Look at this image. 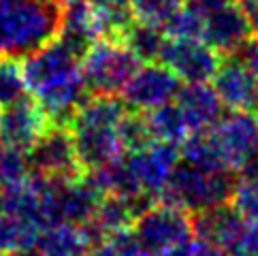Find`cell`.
<instances>
[{"label":"cell","mask_w":258,"mask_h":256,"mask_svg":"<svg viewBox=\"0 0 258 256\" xmlns=\"http://www.w3.org/2000/svg\"><path fill=\"white\" fill-rule=\"evenodd\" d=\"M81 58L67 43L53 39L26 56L22 71L30 96L41 105L51 126H67L90 96Z\"/></svg>","instance_id":"1"},{"label":"cell","mask_w":258,"mask_h":256,"mask_svg":"<svg viewBox=\"0 0 258 256\" xmlns=\"http://www.w3.org/2000/svg\"><path fill=\"white\" fill-rule=\"evenodd\" d=\"M62 22V0H0V56H30L58 39Z\"/></svg>","instance_id":"2"},{"label":"cell","mask_w":258,"mask_h":256,"mask_svg":"<svg viewBox=\"0 0 258 256\" xmlns=\"http://www.w3.org/2000/svg\"><path fill=\"white\" fill-rule=\"evenodd\" d=\"M237 179L239 175L230 169L205 171L179 158L158 199L186 209L188 214H199L230 203Z\"/></svg>","instance_id":"3"},{"label":"cell","mask_w":258,"mask_h":256,"mask_svg":"<svg viewBox=\"0 0 258 256\" xmlns=\"http://www.w3.org/2000/svg\"><path fill=\"white\" fill-rule=\"evenodd\" d=\"M90 94L119 96L126 84L141 69V60L124 41L98 39L81 60Z\"/></svg>","instance_id":"4"},{"label":"cell","mask_w":258,"mask_h":256,"mask_svg":"<svg viewBox=\"0 0 258 256\" xmlns=\"http://www.w3.org/2000/svg\"><path fill=\"white\" fill-rule=\"evenodd\" d=\"M135 237L145 254H156L183 241H190L195 237L192 214L177 205L164 203V201H158V203L154 201L137 218Z\"/></svg>","instance_id":"5"},{"label":"cell","mask_w":258,"mask_h":256,"mask_svg":"<svg viewBox=\"0 0 258 256\" xmlns=\"http://www.w3.org/2000/svg\"><path fill=\"white\" fill-rule=\"evenodd\" d=\"M26 160L32 175L49 179H71L86 173L77 160L71 128L67 126H49L26 152Z\"/></svg>","instance_id":"6"},{"label":"cell","mask_w":258,"mask_h":256,"mask_svg":"<svg viewBox=\"0 0 258 256\" xmlns=\"http://www.w3.org/2000/svg\"><path fill=\"white\" fill-rule=\"evenodd\" d=\"M224 167L239 173L258 154V126L252 113L228 111L209 131Z\"/></svg>","instance_id":"7"},{"label":"cell","mask_w":258,"mask_h":256,"mask_svg":"<svg viewBox=\"0 0 258 256\" xmlns=\"http://www.w3.org/2000/svg\"><path fill=\"white\" fill-rule=\"evenodd\" d=\"M222 56L203 39H169L164 41L160 64L171 69L183 84H207L218 73Z\"/></svg>","instance_id":"8"},{"label":"cell","mask_w":258,"mask_h":256,"mask_svg":"<svg viewBox=\"0 0 258 256\" xmlns=\"http://www.w3.org/2000/svg\"><path fill=\"white\" fill-rule=\"evenodd\" d=\"M181 88V79L171 69L158 62H147L126 84L122 98L135 111H150L175 100Z\"/></svg>","instance_id":"9"},{"label":"cell","mask_w":258,"mask_h":256,"mask_svg":"<svg viewBox=\"0 0 258 256\" xmlns=\"http://www.w3.org/2000/svg\"><path fill=\"white\" fill-rule=\"evenodd\" d=\"M49 126L41 105L32 96H24L0 111V141L20 152H28Z\"/></svg>","instance_id":"10"},{"label":"cell","mask_w":258,"mask_h":256,"mask_svg":"<svg viewBox=\"0 0 258 256\" xmlns=\"http://www.w3.org/2000/svg\"><path fill=\"white\" fill-rule=\"evenodd\" d=\"M214 90L228 111H258V77L239 56L222 60L214 75Z\"/></svg>","instance_id":"11"},{"label":"cell","mask_w":258,"mask_h":256,"mask_svg":"<svg viewBox=\"0 0 258 256\" xmlns=\"http://www.w3.org/2000/svg\"><path fill=\"white\" fill-rule=\"evenodd\" d=\"M254 36V30L237 3L224 7L203 20V41L211 45L222 58L237 56L245 43Z\"/></svg>","instance_id":"12"},{"label":"cell","mask_w":258,"mask_h":256,"mask_svg":"<svg viewBox=\"0 0 258 256\" xmlns=\"http://www.w3.org/2000/svg\"><path fill=\"white\" fill-rule=\"evenodd\" d=\"M73 143H75L77 160L84 171L103 167L119 156L126 150L117 135V126H100V124H71Z\"/></svg>","instance_id":"13"},{"label":"cell","mask_w":258,"mask_h":256,"mask_svg":"<svg viewBox=\"0 0 258 256\" xmlns=\"http://www.w3.org/2000/svg\"><path fill=\"white\" fill-rule=\"evenodd\" d=\"M128 160H131V167L135 171L141 190L145 195L158 199L171 171L179 162V150L177 145L154 141L152 145H147V148L139 152L128 154Z\"/></svg>","instance_id":"14"},{"label":"cell","mask_w":258,"mask_h":256,"mask_svg":"<svg viewBox=\"0 0 258 256\" xmlns=\"http://www.w3.org/2000/svg\"><path fill=\"white\" fill-rule=\"evenodd\" d=\"M175 105L186 120L190 133L211 131L224 115V105L216 90L207 84H186L175 96Z\"/></svg>","instance_id":"15"},{"label":"cell","mask_w":258,"mask_h":256,"mask_svg":"<svg viewBox=\"0 0 258 256\" xmlns=\"http://www.w3.org/2000/svg\"><path fill=\"white\" fill-rule=\"evenodd\" d=\"M243 224H245V218L230 203L192 214V231H195L197 239L207 241L211 245H218V248H222L224 252L239 237Z\"/></svg>","instance_id":"16"},{"label":"cell","mask_w":258,"mask_h":256,"mask_svg":"<svg viewBox=\"0 0 258 256\" xmlns=\"http://www.w3.org/2000/svg\"><path fill=\"white\" fill-rule=\"evenodd\" d=\"M98 237L88 224H53L43 228L36 241L41 256H92Z\"/></svg>","instance_id":"17"},{"label":"cell","mask_w":258,"mask_h":256,"mask_svg":"<svg viewBox=\"0 0 258 256\" xmlns=\"http://www.w3.org/2000/svg\"><path fill=\"white\" fill-rule=\"evenodd\" d=\"M43 228L30 218L0 207V252H24L39 241Z\"/></svg>","instance_id":"18"},{"label":"cell","mask_w":258,"mask_h":256,"mask_svg":"<svg viewBox=\"0 0 258 256\" xmlns=\"http://www.w3.org/2000/svg\"><path fill=\"white\" fill-rule=\"evenodd\" d=\"M147 128L152 133L154 141L160 143H171V145H179L186 141V137L190 135V128L183 120V115L179 111V107L175 105V100L167 105H160L150 111H143Z\"/></svg>","instance_id":"19"},{"label":"cell","mask_w":258,"mask_h":256,"mask_svg":"<svg viewBox=\"0 0 258 256\" xmlns=\"http://www.w3.org/2000/svg\"><path fill=\"white\" fill-rule=\"evenodd\" d=\"M98 22L103 39L122 41L128 28L137 22L131 0H88Z\"/></svg>","instance_id":"20"},{"label":"cell","mask_w":258,"mask_h":256,"mask_svg":"<svg viewBox=\"0 0 258 256\" xmlns=\"http://www.w3.org/2000/svg\"><path fill=\"white\" fill-rule=\"evenodd\" d=\"M179 158L190 162V164H195V167H199V169H205V171L226 169L222 158H220L218 148H216L214 139H211L209 131L190 133L186 137V141L179 145Z\"/></svg>","instance_id":"21"},{"label":"cell","mask_w":258,"mask_h":256,"mask_svg":"<svg viewBox=\"0 0 258 256\" xmlns=\"http://www.w3.org/2000/svg\"><path fill=\"white\" fill-rule=\"evenodd\" d=\"M122 41L131 47V51L141 62H160V53L164 47V41H167V34L160 28L135 22Z\"/></svg>","instance_id":"22"},{"label":"cell","mask_w":258,"mask_h":256,"mask_svg":"<svg viewBox=\"0 0 258 256\" xmlns=\"http://www.w3.org/2000/svg\"><path fill=\"white\" fill-rule=\"evenodd\" d=\"M28 96L24 71L17 58L0 56V107H9Z\"/></svg>","instance_id":"23"},{"label":"cell","mask_w":258,"mask_h":256,"mask_svg":"<svg viewBox=\"0 0 258 256\" xmlns=\"http://www.w3.org/2000/svg\"><path fill=\"white\" fill-rule=\"evenodd\" d=\"M117 135H119V141H122L126 154H135L154 143L152 133L145 122V115L141 111H135V109H131L122 117V122L117 124Z\"/></svg>","instance_id":"24"},{"label":"cell","mask_w":258,"mask_h":256,"mask_svg":"<svg viewBox=\"0 0 258 256\" xmlns=\"http://www.w3.org/2000/svg\"><path fill=\"white\" fill-rule=\"evenodd\" d=\"M135 20L154 26V28H164L169 20L183 7V0H131Z\"/></svg>","instance_id":"25"},{"label":"cell","mask_w":258,"mask_h":256,"mask_svg":"<svg viewBox=\"0 0 258 256\" xmlns=\"http://www.w3.org/2000/svg\"><path fill=\"white\" fill-rule=\"evenodd\" d=\"M30 175L28 160H26V152H20L0 141V188L17 184Z\"/></svg>","instance_id":"26"},{"label":"cell","mask_w":258,"mask_h":256,"mask_svg":"<svg viewBox=\"0 0 258 256\" xmlns=\"http://www.w3.org/2000/svg\"><path fill=\"white\" fill-rule=\"evenodd\" d=\"M92 256H145V252L141 250L135 233L119 231V233L103 237L94 245Z\"/></svg>","instance_id":"27"},{"label":"cell","mask_w":258,"mask_h":256,"mask_svg":"<svg viewBox=\"0 0 258 256\" xmlns=\"http://www.w3.org/2000/svg\"><path fill=\"white\" fill-rule=\"evenodd\" d=\"M169 39H203V17L183 5L162 28Z\"/></svg>","instance_id":"28"},{"label":"cell","mask_w":258,"mask_h":256,"mask_svg":"<svg viewBox=\"0 0 258 256\" xmlns=\"http://www.w3.org/2000/svg\"><path fill=\"white\" fill-rule=\"evenodd\" d=\"M230 205L247 220L258 222V179L239 177L233 199H230Z\"/></svg>","instance_id":"29"},{"label":"cell","mask_w":258,"mask_h":256,"mask_svg":"<svg viewBox=\"0 0 258 256\" xmlns=\"http://www.w3.org/2000/svg\"><path fill=\"white\" fill-rule=\"evenodd\" d=\"M228 256H258V222L247 220L241 228L239 237L233 241V245L226 250Z\"/></svg>","instance_id":"30"},{"label":"cell","mask_w":258,"mask_h":256,"mask_svg":"<svg viewBox=\"0 0 258 256\" xmlns=\"http://www.w3.org/2000/svg\"><path fill=\"white\" fill-rule=\"evenodd\" d=\"M186 3V7L190 9V11H195L197 15H201L203 20H205L207 15L216 13V11H222L224 7L237 3V0H183Z\"/></svg>","instance_id":"31"},{"label":"cell","mask_w":258,"mask_h":256,"mask_svg":"<svg viewBox=\"0 0 258 256\" xmlns=\"http://www.w3.org/2000/svg\"><path fill=\"white\" fill-rule=\"evenodd\" d=\"M239 58H241L245 62V67L250 69L254 75L258 77V34H254L250 41L245 43V47L237 53Z\"/></svg>","instance_id":"32"},{"label":"cell","mask_w":258,"mask_h":256,"mask_svg":"<svg viewBox=\"0 0 258 256\" xmlns=\"http://www.w3.org/2000/svg\"><path fill=\"white\" fill-rule=\"evenodd\" d=\"M237 5L243 11V15L247 17L254 34H258V0H237Z\"/></svg>","instance_id":"33"},{"label":"cell","mask_w":258,"mask_h":256,"mask_svg":"<svg viewBox=\"0 0 258 256\" xmlns=\"http://www.w3.org/2000/svg\"><path fill=\"white\" fill-rule=\"evenodd\" d=\"M192 248H195V241H183L179 245H173V248H167L162 252H156V254H145V256H192Z\"/></svg>","instance_id":"34"},{"label":"cell","mask_w":258,"mask_h":256,"mask_svg":"<svg viewBox=\"0 0 258 256\" xmlns=\"http://www.w3.org/2000/svg\"><path fill=\"white\" fill-rule=\"evenodd\" d=\"M192 256H228L222 248L218 245H211L207 241H195V248H192Z\"/></svg>","instance_id":"35"},{"label":"cell","mask_w":258,"mask_h":256,"mask_svg":"<svg viewBox=\"0 0 258 256\" xmlns=\"http://www.w3.org/2000/svg\"><path fill=\"white\" fill-rule=\"evenodd\" d=\"M239 177H247V179H258V154L254 158H250L245 162V167L237 173Z\"/></svg>","instance_id":"36"},{"label":"cell","mask_w":258,"mask_h":256,"mask_svg":"<svg viewBox=\"0 0 258 256\" xmlns=\"http://www.w3.org/2000/svg\"><path fill=\"white\" fill-rule=\"evenodd\" d=\"M0 256H17L15 252H0Z\"/></svg>","instance_id":"37"},{"label":"cell","mask_w":258,"mask_h":256,"mask_svg":"<svg viewBox=\"0 0 258 256\" xmlns=\"http://www.w3.org/2000/svg\"><path fill=\"white\" fill-rule=\"evenodd\" d=\"M254 120H256V126H258V111H256V117H254Z\"/></svg>","instance_id":"38"}]
</instances>
